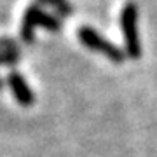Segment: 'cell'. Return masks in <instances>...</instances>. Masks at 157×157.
<instances>
[{
	"label": "cell",
	"instance_id": "obj_1",
	"mask_svg": "<svg viewBox=\"0 0 157 157\" xmlns=\"http://www.w3.org/2000/svg\"><path fill=\"white\" fill-rule=\"evenodd\" d=\"M121 32L124 35V52L131 59H140L141 42L138 32V6L135 2H128L121 11Z\"/></svg>",
	"mask_w": 157,
	"mask_h": 157
},
{
	"label": "cell",
	"instance_id": "obj_2",
	"mask_svg": "<svg viewBox=\"0 0 157 157\" xmlns=\"http://www.w3.org/2000/svg\"><path fill=\"white\" fill-rule=\"evenodd\" d=\"M77 37H78V42L82 45H86L87 49L94 51L98 54H103V56L108 58L112 63L121 65V63H124V59L128 58L122 49H119L113 42L107 40L103 35L98 33V32H96L93 26H89V25L80 26V28L77 30Z\"/></svg>",
	"mask_w": 157,
	"mask_h": 157
},
{
	"label": "cell",
	"instance_id": "obj_3",
	"mask_svg": "<svg viewBox=\"0 0 157 157\" xmlns=\"http://www.w3.org/2000/svg\"><path fill=\"white\" fill-rule=\"evenodd\" d=\"M6 82H7V86L11 87L14 100H16L21 107H32L35 103L33 91H32V87L28 86L26 78L23 77L17 70H11V72L7 73Z\"/></svg>",
	"mask_w": 157,
	"mask_h": 157
},
{
	"label": "cell",
	"instance_id": "obj_4",
	"mask_svg": "<svg viewBox=\"0 0 157 157\" xmlns=\"http://www.w3.org/2000/svg\"><path fill=\"white\" fill-rule=\"evenodd\" d=\"M44 7L37 6V4H30L26 7V11L23 14L21 19V28H19V35H21V40L25 44H33L35 42V28H37V19H39V14Z\"/></svg>",
	"mask_w": 157,
	"mask_h": 157
},
{
	"label": "cell",
	"instance_id": "obj_5",
	"mask_svg": "<svg viewBox=\"0 0 157 157\" xmlns=\"http://www.w3.org/2000/svg\"><path fill=\"white\" fill-rule=\"evenodd\" d=\"M37 26L39 28H45L49 32H59L61 30V19L58 16H54L52 12H45L44 9L40 11L39 14V19H37Z\"/></svg>",
	"mask_w": 157,
	"mask_h": 157
},
{
	"label": "cell",
	"instance_id": "obj_6",
	"mask_svg": "<svg viewBox=\"0 0 157 157\" xmlns=\"http://www.w3.org/2000/svg\"><path fill=\"white\" fill-rule=\"evenodd\" d=\"M21 61V49H7L0 51V67H16Z\"/></svg>",
	"mask_w": 157,
	"mask_h": 157
},
{
	"label": "cell",
	"instance_id": "obj_7",
	"mask_svg": "<svg viewBox=\"0 0 157 157\" xmlns=\"http://www.w3.org/2000/svg\"><path fill=\"white\" fill-rule=\"evenodd\" d=\"M52 14L58 17H70L73 16V6L72 4H61V6H56L54 9H52Z\"/></svg>",
	"mask_w": 157,
	"mask_h": 157
},
{
	"label": "cell",
	"instance_id": "obj_8",
	"mask_svg": "<svg viewBox=\"0 0 157 157\" xmlns=\"http://www.w3.org/2000/svg\"><path fill=\"white\" fill-rule=\"evenodd\" d=\"M19 47L17 42L12 37H0V51H7V49H16Z\"/></svg>",
	"mask_w": 157,
	"mask_h": 157
},
{
	"label": "cell",
	"instance_id": "obj_9",
	"mask_svg": "<svg viewBox=\"0 0 157 157\" xmlns=\"http://www.w3.org/2000/svg\"><path fill=\"white\" fill-rule=\"evenodd\" d=\"M37 6L40 7H51V9H54L56 6H61V4H67L68 0H33Z\"/></svg>",
	"mask_w": 157,
	"mask_h": 157
},
{
	"label": "cell",
	"instance_id": "obj_10",
	"mask_svg": "<svg viewBox=\"0 0 157 157\" xmlns=\"http://www.w3.org/2000/svg\"><path fill=\"white\" fill-rule=\"evenodd\" d=\"M4 86H6V80H2V77H0V91L4 89Z\"/></svg>",
	"mask_w": 157,
	"mask_h": 157
}]
</instances>
